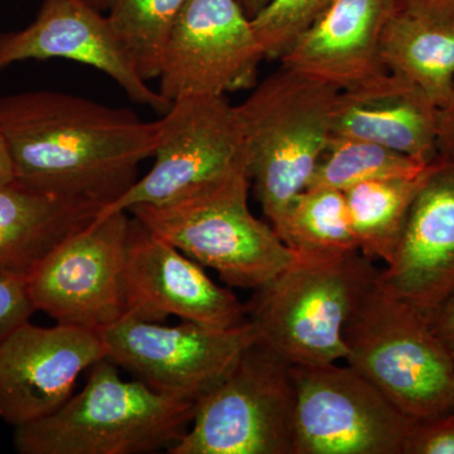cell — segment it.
<instances>
[{
	"instance_id": "13",
	"label": "cell",
	"mask_w": 454,
	"mask_h": 454,
	"mask_svg": "<svg viewBox=\"0 0 454 454\" xmlns=\"http://www.w3.org/2000/svg\"><path fill=\"white\" fill-rule=\"evenodd\" d=\"M125 315L162 324L169 316L208 327L247 322V307L175 245L130 217L124 265Z\"/></svg>"
},
{
	"instance_id": "11",
	"label": "cell",
	"mask_w": 454,
	"mask_h": 454,
	"mask_svg": "<svg viewBox=\"0 0 454 454\" xmlns=\"http://www.w3.org/2000/svg\"><path fill=\"white\" fill-rule=\"evenodd\" d=\"M128 211L98 215L65 239L27 278L35 310L56 324L98 331L124 317Z\"/></svg>"
},
{
	"instance_id": "4",
	"label": "cell",
	"mask_w": 454,
	"mask_h": 454,
	"mask_svg": "<svg viewBox=\"0 0 454 454\" xmlns=\"http://www.w3.org/2000/svg\"><path fill=\"white\" fill-rule=\"evenodd\" d=\"M340 90L282 66L236 106L247 173L271 226L303 192L333 137Z\"/></svg>"
},
{
	"instance_id": "14",
	"label": "cell",
	"mask_w": 454,
	"mask_h": 454,
	"mask_svg": "<svg viewBox=\"0 0 454 454\" xmlns=\"http://www.w3.org/2000/svg\"><path fill=\"white\" fill-rule=\"evenodd\" d=\"M104 358L98 331L25 322L0 346V419L17 428L55 413L80 375Z\"/></svg>"
},
{
	"instance_id": "30",
	"label": "cell",
	"mask_w": 454,
	"mask_h": 454,
	"mask_svg": "<svg viewBox=\"0 0 454 454\" xmlns=\"http://www.w3.org/2000/svg\"><path fill=\"white\" fill-rule=\"evenodd\" d=\"M14 178L13 160L2 130H0V186Z\"/></svg>"
},
{
	"instance_id": "19",
	"label": "cell",
	"mask_w": 454,
	"mask_h": 454,
	"mask_svg": "<svg viewBox=\"0 0 454 454\" xmlns=\"http://www.w3.org/2000/svg\"><path fill=\"white\" fill-rule=\"evenodd\" d=\"M104 207L38 190L14 177L0 186V276L28 278L65 239Z\"/></svg>"
},
{
	"instance_id": "10",
	"label": "cell",
	"mask_w": 454,
	"mask_h": 454,
	"mask_svg": "<svg viewBox=\"0 0 454 454\" xmlns=\"http://www.w3.org/2000/svg\"><path fill=\"white\" fill-rule=\"evenodd\" d=\"M107 358L164 395L199 402L258 342L249 321L231 328L176 325L121 317L98 331Z\"/></svg>"
},
{
	"instance_id": "9",
	"label": "cell",
	"mask_w": 454,
	"mask_h": 454,
	"mask_svg": "<svg viewBox=\"0 0 454 454\" xmlns=\"http://www.w3.org/2000/svg\"><path fill=\"white\" fill-rule=\"evenodd\" d=\"M294 454H405L415 420L351 366H292Z\"/></svg>"
},
{
	"instance_id": "16",
	"label": "cell",
	"mask_w": 454,
	"mask_h": 454,
	"mask_svg": "<svg viewBox=\"0 0 454 454\" xmlns=\"http://www.w3.org/2000/svg\"><path fill=\"white\" fill-rule=\"evenodd\" d=\"M378 283L430 321L454 293V158L438 154Z\"/></svg>"
},
{
	"instance_id": "8",
	"label": "cell",
	"mask_w": 454,
	"mask_h": 454,
	"mask_svg": "<svg viewBox=\"0 0 454 454\" xmlns=\"http://www.w3.org/2000/svg\"><path fill=\"white\" fill-rule=\"evenodd\" d=\"M157 125L154 166L98 215L128 211L137 205L175 202L238 170H247L238 112L225 97L176 98Z\"/></svg>"
},
{
	"instance_id": "23",
	"label": "cell",
	"mask_w": 454,
	"mask_h": 454,
	"mask_svg": "<svg viewBox=\"0 0 454 454\" xmlns=\"http://www.w3.org/2000/svg\"><path fill=\"white\" fill-rule=\"evenodd\" d=\"M430 163L378 143L333 134L307 188H333L343 192L373 179L415 177L422 175Z\"/></svg>"
},
{
	"instance_id": "26",
	"label": "cell",
	"mask_w": 454,
	"mask_h": 454,
	"mask_svg": "<svg viewBox=\"0 0 454 454\" xmlns=\"http://www.w3.org/2000/svg\"><path fill=\"white\" fill-rule=\"evenodd\" d=\"M405 454H454V411L415 420Z\"/></svg>"
},
{
	"instance_id": "15",
	"label": "cell",
	"mask_w": 454,
	"mask_h": 454,
	"mask_svg": "<svg viewBox=\"0 0 454 454\" xmlns=\"http://www.w3.org/2000/svg\"><path fill=\"white\" fill-rule=\"evenodd\" d=\"M65 59L112 77L134 103L168 112L170 101L146 85L129 52L85 0H43L37 17L20 31L0 32V71L26 59Z\"/></svg>"
},
{
	"instance_id": "31",
	"label": "cell",
	"mask_w": 454,
	"mask_h": 454,
	"mask_svg": "<svg viewBox=\"0 0 454 454\" xmlns=\"http://www.w3.org/2000/svg\"><path fill=\"white\" fill-rule=\"evenodd\" d=\"M403 9H438L454 7V0H396Z\"/></svg>"
},
{
	"instance_id": "7",
	"label": "cell",
	"mask_w": 454,
	"mask_h": 454,
	"mask_svg": "<svg viewBox=\"0 0 454 454\" xmlns=\"http://www.w3.org/2000/svg\"><path fill=\"white\" fill-rule=\"evenodd\" d=\"M292 365L254 343L231 372L195 404L169 454H294Z\"/></svg>"
},
{
	"instance_id": "32",
	"label": "cell",
	"mask_w": 454,
	"mask_h": 454,
	"mask_svg": "<svg viewBox=\"0 0 454 454\" xmlns=\"http://www.w3.org/2000/svg\"><path fill=\"white\" fill-rule=\"evenodd\" d=\"M247 17L253 20L268 4L269 0H236Z\"/></svg>"
},
{
	"instance_id": "2",
	"label": "cell",
	"mask_w": 454,
	"mask_h": 454,
	"mask_svg": "<svg viewBox=\"0 0 454 454\" xmlns=\"http://www.w3.org/2000/svg\"><path fill=\"white\" fill-rule=\"evenodd\" d=\"M195 403L125 381L109 358L90 367L85 387L55 413L17 427L20 454H142L175 446Z\"/></svg>"
},
{
	"instance_id": "17",
	"label": "cell",
	"mask_w": 454,
	"mask_h": 454,
	"mask_svg": "<svg viewBox=\"0 0 454 454\" xmlns=\"http://www.w3.org/2000/svg\"><path fill=\"white\" fill-rule=\"evenodd\" d=\"M396 0H334L279 61L312 79L345 90L384 73L381 43Z\"/></svg>"
},
{
	"instance_id": "21",
	"label": "cell",
	"mask_w": 454,
	"mask_h": 454,
	"mask_svg": "<svg viewBox=\"0 0 454 454\" xmlns=\"http://www.w3.org/2000/svg\"><path fill=\"white\" fill-rule=\"evenodd\" d=\"M430 164L415 177L373 179L343 191L358 252L367 259L385 265L393 259Z\"/></svg>"
},
{
	"instance_id": "27",
	"label": "cell",
	"mask_w": 454,
	"mask_h": 454,
	"mask_svg": "<svg viewBox=\"0 0 454 454\" xmlns=\"http://www.w3.org/2000/svg\"><path fill=\"white\" fill-rule=\"evenodd\" d=\"M35 312L27 279L0 276V346L17 327L29 321Z\"/></svg>"
},
{
	"instance_id": "12",
	"label": "cell",
	"mask_w": 454,
	"mask_h": 454,
	"mask_svg": "<svg viewBox=\"0 0 454 454\" xmlns=\"http://www.w3.org/2000/svg\"><path fill=\"white\" fill-rule=\"evenodd\" d=\"M264 59L236 0H187L164 47L160 92L172 103L254 88Z\"/></svg>"
},
{
	"instance_id": "22",
	"label": "cell",
	"mask_w": 454,
	"mask_h": 454,
	"mask_svg": "<svg viewBox=\"0 0 454 454\" xmlns=\"http://www.w3.org/2000/svg\"><path fill=\"white\" fill-rule=\"evenodd\" d=\"M273 229L300 258L334 259L358 252L345 195L333 188H306Z\"/></svg>"
},
{
	"instance_id": "3",
	"label": "cell",
	"mask_w": 454,
	"mask_h": 454,
	"mask_svg": "<svg viewBox=\"0 0 454 454\" xmlns=\"http://www.w3.org/2000/svg\"><path fill=\"white\" fill-rule=\"evenodd\" d=\"M379 269L360 252L334 259L297 256L245 303L258 342L292 366L345 360L343 331Z\"/></svg>"
},
{
	"instance_id": "18",
	"label": "cell",
	"mask_w": 454,
	"mask_h": 454,
	"mask_svg": "<svg viewBox=\"0 0 454 454\" xmlns=\"http://www.w3.org/2000/svg\"><path fill=\"white\" fill-rule=\"evenodd\" d=\"M439 107L399 74L384 71L340 90L333 110V136L378 143L432 162L438 155Z\"/></svg>"
},
{
	"instance_id": "20",
	"label": "cell",
	"mask_w": 454,
	"mask_h": 454,
	"mask_svg": "<svg viewBox=\"0 0 454 454\" xmlns=\"http://www.w3.org/2000/svg\"><path fill=\"white\" fill-rule=\"evenodd\" d=\"M381 61L441 109L454 86V7L397 8L385 28Z\"/></svg>"
},
{
	"instance_id": "1",
	"label": "cell",
	"mask_w": 454,
	"mask_h": 454,
	"mask_svg": "<svg viewBox=\"0 0 454 454\" xmlns=\"http://www.w3.org/2000/svg\"><path fill=\"white\" fill-rule=\"evenodd\" d=\"M0 130L14 177L104 208L138 181L158 138L157 121L51 90L0 95Z\"/></svg>"
},
{
	"instance_id": "29",
	"label": "cell",
	"mask_w": 454,
	"mask_h": 454,
	"mask_svg": "<svg viewBox=\"0 0 454 454\" xmlns=\"http://www.w3.org/2000/svg\"><path fill=\"white\" fill-rule=\"evenodd\" d=\"M432 325L454 357V293L433 317Z\"/></svg>"
},
{
	"instance_id": "24",
	"label": "cell",
	"mask_w": 454,
	"mask_h": 454,
	"mask_svg": "<svg viewBox=\"0 0 454 454\" xmlns=\"http://www.w3.org/2000/svg\"><path fill=\"white\" fill-rule=\"evenodd\" d=\"M187 0H114L109 20L140 76H160L164 47Z\"/></svg>"
},
{
	"instance_id": "28",
	"label": "cell",
	"mask_w": 454,
	"mask_h": 454,
	"mask_svg": "<svg viewBox=\"0 0 454 454\" xmlns=\"http://www.w3.org/2000/svg\"><path fill=\"white\" fill-rule=\"evenodd\" d=\"M438 154L454 158V86L447 103L439 109Z\"/></svg>"
},
{
	"instance_id": "6",
	"label": "cell",
	"mask_w": 454,
	"mask_h": 454,
	"mask_svg": "<svg viewBox=\"0 0 454 454\" xmlns=\"http://www.w3.org/2000/svg\"><path fill=\"white\" fill-rule=\"evenodd\" d=\"M249 184L247 170H238L177 201L137 205L128 212L201 267L216 271L227 286L255 291L297 255L270 223L254 216Z\"/></svg>"
},
{
	"instance_id": "5",
	"label": "cell",
	"mask_w": 454,
	"mask_h": 454,
	"mask_svg": "<svg viewBox=\"0 0 454 454\" xmlns=\"http://www.w3.org/2000/svg\"><path fill=\"white\" fill-rule=\"evenodd\" d=\"M345 361L413 420L454 411V357L432 321L373 283L343 331Z\"/></svg>"
},
{
	"instance_id": "33",
	"label": "cell",
	"mask_w": 454,
	"mask_h": 454,
	"mask_svg": "<svg viewBox=\"0 0 454 454\" xmlns=\"http://www.w3.org/2000/svg\"><path fill=\"white\" fill-rule=\"evenodd\" d=\"M91 7L97 8L98 11L100 9H107L112 7L114 0H85Z\"/></svg>"
},
{
	"instance_id": "25",
	"label": "cell",
	"mask_w": 454,
	"mask_h": 454,
	"mask_svg": "<svg viewBox=\"0 0 454 454\" xmlns=\"http://www.w3.org/2000/svg\"><path fill=\"white\" fill-rule=\"evenodd\" d=\"M334 0H269L252 22L265 59H279Z\"/></svg>"
}]
</instances>
